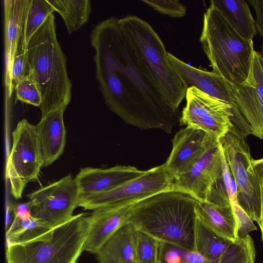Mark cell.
I'll return each instance as SVG.
<instances>
[{"label":"cell","instance_id":"3957f363","mask_svg":"<svg viewBox=\"0 0 263 263\" xmlns=\"http://www.w3.org/2000/svg\"><path fill=\"white\" fill-rule=\"evenodd\" d=\"M31 77L41 94L42 116L66 110L71 99V83L66 58L58 41L53 13L48 16L26 46Z\"/></svg>","mask_w":263,"mask_h":263},{"label":"cell","instance_id":"8992f818","mask_svg":"<svg viewBox=\"0 0 263 263\" xmlns=\"http://www.w3.org/2000/svg\"><path fill=\"white\" fill-rule=\"evenodd\" d=\"M85 213L75 215L54 229L52 238L6 247V263H76L89 230Z\"/></svg>","mask_w":263,"mask_h":263},{"label":"cell","instance_id":"9a60e30c","mask_svg":"<svg viewBox=\"0 0 263 263\" xmlns=\"http://www.w3.org/2000/svg\"><path fill=\"white\" fill-rule=\"evenodd\" d=\"M167 59L187 89L195 87L234 106L232 85L220 75L191 66L169 52Z\"/></svg>","mask_w":263,"mask_h":263},{"label":"cell","instance_id":"30bf717a","mask_svg":"<svg viewBox=\"0 0 263 263\" xmlns=\"http://www.w3.org/2000/svg\"><path fill=\"white\" fill-rule=\"evenodd\" d=\"M180 125L201 129L219 140L234 127L233 106L195 87L187 89Z\"/></svg>","mask_w":263,"mask_h":263},{"label":"cell","instance_id":"277c9868","mask_svg":"<svg viewBox=\"0 0 263 263\" xmlns=\"http://www.w3.org/2000/svg\"><path fill=\"white\" fill-rule=\"evenodd\" d=\"M199 41L213 71L231 85L246 81L255 51L253 40L241 36L211 3L203 14Z\"/></svg>","mask_w":263,"mask_h":263},{"label":"cell","instance_id":"4fadbf2b","mask_svg":"<svg viewBox=\"0 0 263 263\" xmlns=\"http://www.w3.org/2000/svg\"><path fill=\"white\" fill-rule=\"evenodd\" d=\"M222 178V148L215 143L187 172L175 178L174 190L206 201L214 185Z\"/></svg>","mask_w":263,"mask_h":263},{"label":"cell","instance_id":"e575fe53","mask_svg":"<svg viewBox=\"0 0 263 263\" xmlns=\"http://www.w3.org/2000/svg\"><path fill=\"white\" fill-rule=\"evenodd\" d=\"M260 57V59L261 61V63L262 64L263 67V44H262L260 46V50L258 51Z\"/></svg>","mask_w":263,"mask_h":263},{"label":"cell","instance_id":"d6a6232c","mask_svg":"<svg viewBox=\"0 0 263 263\" xmlns=\"http://www.w3.org/2000/svg\"><path fill=\"white\" fill-rule=\"evenodd\" d=\"M256 13V28L257 32L263 37V0H248Z\"/></svg>","mask_w":263,"mask_h":263},{"label":"cell","instance_id":"ffe728a7","mask_svg":"<svg viewBox=\"0 0 263 263\" xmlns=\"http://www.w3.org/2000/svg\"><path fill=\"white\" fill-rule=\"evenodd\" d=\"M137 232L129 222L119 228L96 254L99 263H138Z\"/></svg>","mask_w":263,"mask_h":263},{"label":"cell","instance_id":"f546056e","mask_svg":"<svg viewBox=\"0 0 263 263\" xmlns=\"http://www.w3.org/2000/svg\"><path fill=\"white\" fill-rule=\"evenodd\" d=\"M161 14L172 17H182L186 13V7L180 1L174 0H142Z\"/></svg>","mask_w":263,"mask_h":263},{"label":"cell","instance_id":"4316f807","mask_svg":"<svg viewBox=\"0 0 263 263\" xmlns=\"http://www.w3.org/2000/svg\"><path fill=\"white\" fill-rule=\"evenodd\" d=\"M158 263H216L195 251L161 241Z\"/></svg>","mask_w":263,"mask_h":263},{"label":"cell","instance_id":"7c38bea8","mask_svg":"<svg viewBox=\"0 0 263 263\" xmlns=\"http://www.w3.org/2000/svg\"><path fill=\"white\" fill-rule=\"evenodd\" d=\"M232 85L233 106L246 121L251 134L263 140V67L258 51H255L246 81Z\"/></svg>","mask_w":263,"mask_h":263},{"label":"cell","instance_id":"5b68a950","mask_svg":"<svg viewBox=\"0 0 263 263\" xmlns=\"http://www.w3.org/2000/svg\"><path fill=\"white\" fill-rule=\"evenodd\" d=\"M118 24L165 101L178 110L187 88L170 63L168 52L158 34L147 22L134 15L119 19Z\"/></svg>","mask_w":263,"mask_h":263},{"label":"cell","instance_id":"7402d4cb","mask_svg":"<svg viewBox=\"0 0 263 263\" xmlns=\"http://www.w3.org/2000/svg\"><path fill=\"white\" fill-rule=\"evenodd\" d=\"M55 228L33 216L23 220L14 219L6 230V247L37 241L50 240Z\"/></svg>","mask_w":263,"mask_h":263},{"label":"cell","instance_id":"d6986e66","mask_svg":"<svg viewBox=\"0 0 263 263\" xmlns=\"http://www.w3.org/2000/svg\"><path fill=\"white\" fill-rule=\"evenodd\" d=\"M197 218L218 236L234 242L239 238L238 227L231 202L222 203L197 201Z\"/></svg>","mask_w":263,"mask_h":263},{"label":"cell","instance_id":"8fae6325","mask_svg":"<svg viewBox=\"0 0 263 263\" xmlns=\"http://www.w3.org/2000/svg\"><path fill=\"white\" fill-rule=\"evenodd\" d=\"M32 216L55 228L70 220L79 205L80 195L75 178L69 174L27 195Z\"/></svg>","mask_w":263,"mask_h":263},{"label":"cell","instance_id":"2e32d148","mask_svg":"<svg viewBox=\"0 0 263 263\" xmlns=\"http://www.w3.org/2000/svg\"><path fill=\"white\" fill-rule=\"evenodd\" d=\"M132 166L117 165L108 168H82L75 177L80 198L114 189L143 174Z\"/></svg>","mask_w":263,"mask_h":263},{"label":"cell","instance_id":"52a82bcc","mask_svg":"<svg viewBox=\"0 0 263 263\" xmlns=\"http://www.w3.org/2000/svg\"><path fill=\"white\" fill-rule=\"evenodd\" d=\"M247 136L232 128L220 139L222 152L235 180L239 204L251 220L261 222L260 186Z\"/></svg>","mask_w":263,"mask_h":263},{"label":"cell","instance_id":"5bb4252c","mask_svg":"<svg viewBox=\"0 0 263 263\" xmlns=\"http://www.w3.org/2000/svg\"><path fill=\"white\" fill-rule=\"evenodd\" d=\"M219 140L201 129L186 126L172 139V149L165 167L175 178L187 172Z\"/></svg>","mask_w":263,"mask_h":263},{"label":"cell","instance_id":"d4e9b609","mask_svg":"<svg viewBox=\"0 0 263 263\" xmlns=\"http://www.w3.org/2000/svg\"><path fill=\"white\" fill-rule=\"evenodd\" d=\"M54 11L47 0H29L23 31L25 46L31 37Z\"/></svg>","mask_w":263,"mask_h":263},{"label":"cell","instance_id":"e0dca14e","mask_svg":"<svg viewBox=\"0 0 263 263\" xmlns=\"http://www.w3.org/2000/svg\"><path fill=\"white\" fill-rule=\"evenodd\" d=\"M134 204L93 210L87 216L89 230L84 251L96 254L106 240L127 222L129 210Z\"/></svg>","mask_w":263,"mask_h":263},{"label":"cell","instance_id":"836d02e7","mask_svg":"<svg viewBox=\"0 0 263 263\" xmlns=\"http://www.w3.org/2000/svg\"><path fill=\"white\" fill-rule=\"evenodd\" d=\"M32 204L29 201L18 204L13 209L14 219L23 220L32 216Z\"/></svg>","mask_w":263,"mask_h":263},{"label":"cell","instance_id":"cb8c5ba5","mask_svg":"<svg viewBox=\"0 0 263 263\" xmlns=\"http://www.w3.org/2000/svg\"><path fill=\"white\" fill-rule=\"evenodd\" d=\"M62 16L69 33L78 30L88 20L91 13L89 0H47Z\"/></svg>","mask_w":263,"mask_h":263},{"label":"cell","instance_id":"4dcf8cb0","mask_svg":"<svg viewBox=\"0 0 263 263\" xmlns=\"http://www.w3.org/2000/svg\"><path fill=\"white\" fill-rule=\"evenodd\" d=\"M238 227L239 237H243L257 228L238 203V200L231 201Z\"/></svg>","mask_w":263,"mask_h":263},{"label":"cell","instance_id":"83f0119b","mask_svg":"<svg viewBox=\"0 0 263 263\" xmlns=\"http://www.w3.org/2000/svg\"><path fill=\"white\" fill-rule=\"evenodd\" d=\"M160 243L156 238L137 230L136 253L138 263H158Z\"/></svg>","mask_w":263,"mask_h":263},{"label":"cell","instance_id":"44dd1931","mask_svg":"<svg viewBox=\"0 0 263 263\" xmlns=\"http://www.w3.org/2000/svg\"><path fill=\"white\" fill-rule=\"evenodd\" d=\"M29 0H5V85L17 45L22 34Z\"/></svg>","mask_w":263,"mask_h":263},{"label":"cell","instance_id":"f1b7e54d","mask_svg":"<svg viewBox=\"0 0 263 263\" xmlns=\"http://www.w3.org/2000/svg\"><path fill=\"white\" fill-rule=\"evenodd\" d=\"M14 89L15 101L40 107L42 103L41 94L31 76L19 82Z\"/></svg>","mask_w":263,"mask_h":263},{"label":"cell","instance_id":"ba28073f","mask_svg":"<svg viewBox=\"0 0 263 263\" xmlns=\"http://www.w3.org/2000/svg\"><path fill=\"white\" fill-rule=\"evenodd\" d=\"M12 136V145L7 160L6 176L11 194L18 199L22 197L27 184L38 179L44 161L35 125L22 119L17 123Z\"/></svg>","mask_w":263,"mask_h":263},{"label":"cell","instance_id":"484cf974","mask_svg":"<svg viewBox=\"0 0 263 263\" xmlns=\"http://www.w3.org/2000/svg\"><path fill=\"white\" fill-rule=\"evenodd\" d=\"M31 76V69L28 62L23 34L18 41L12 59L9 80L6 84L7 96L11 97L16 84L22 80Z\"/></svg>","mask_w":263,"mask_h":263},{"label":"cell","instance_id":"9c48e42d","mask_svg":"<svg viewBox=\"0 0 263 263\" xmlns=\"http://www.w3.org/2000/svg\"><path fill=\"white\" fill-rule=\"evenodd\" d=\"M174 176L164 164L109 191L80 198L84 210L135 204L157 194L174 190Z\"/></svg>","mask_w":263,"mask_h":263},{"label":"cell","instance_id":"603a6c76","mask_svg":"<svg viewBox=\"0 0 263 263\" xmlns=\"http://www.w3.org/2000/svg\"><path fill=\"white\" fill-rule=\"evenodd\" d=\"M243 38L253 40L257 31L256 22L244 0H212L210 2Z\"/></svg>","mask_w":263,"mask_h":263},{"label":"cell","instance_id":"7a4b0ae2","mask_svg":"<svg viewBox=\"0 0 263 263\" xmlns=\"http://www.w3.org/2000/svg\"><path fill=\"white\" fill-rule=\"evenodd\" d=\"M197 201L178 191L163 192L134 204L127 222L161 242L194 251Z\"/></svg>","mask_w":263,"mask_h":263},{"label":"cell","instance_id":"1f68e13d","mask_svg":"<svg viewBox=\"0 0 263 263\" xmlns=\"http://www.w3.org/2000/svg\"><path fill=\"white\" fill-rule=\"evenodd\" d=\"M252 164L258 178L260 190L261 204V222L258 225L260 229L261 240L263 242V158L259 159H253Z\"/></svg>","mask_w":263,"mask_h":263},{"label":"cell","instance_id":"ac0fdd59","mask_svg":"<svg viewBox=\"0 0 263 263\" xmlns=\"http://www.w3.org/2000/svg\"><path fill=\"white\" fill-rule=\"evenodd\" d=\"M64 111L61 109L51 111L42 116L40 121L35 125L43 166L52 164L64 151L66 143Z\"/></svg>","mask_w":263,"mask_h":263},{"label":"cell","instance_id":"6da1fadb","mask_svg":"<svg viewBox=\"0 0 263 263\" xmlns=\"http://www.w3.org/2000/svg\"><path fill=\"white\" fill-rule=\"evenodd\" d=\"M118 20L112 16L100 22L91 33L96 78L105 102L128 124L171 134L179 121L178 110L164 100L123 34Z\"/></svg>","mask_w":263,"mask_h":263}]
</instances>
